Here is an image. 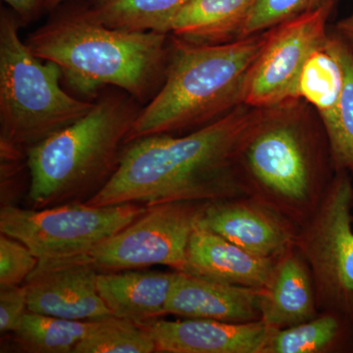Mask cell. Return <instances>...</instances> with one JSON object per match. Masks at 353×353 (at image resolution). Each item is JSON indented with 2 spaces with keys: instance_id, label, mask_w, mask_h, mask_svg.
<instances>
[{
  "instance_id": "obj_6",
  "label": "cell",
  "mask_w": 353,
  "mask_h": 353,
  "mask_svg": "<svg viewBox=\"0 0 353 353\" xmlns=\"http://www.w3.org/2000/svg\"><path fill=\"white\" fill-rule=\"evenodd\" d=\"M23 27L11 9L0 11V150L27 154L55 132L80 120L94 101L61 87V70L43 62L20 38Z\"/></svg>"
},
{
  "instance_id": "obj_8",
  "label": "cell",
  "mask_w": 353,
  "mask_h": 353,
  "mask_svg": "<svg viewBox=\"0 0 353 353\" xmlns=\"http://www.w3.org/2000/svg\"><path fill=\"white\" fill-rule=\"evenodd\" d=\"M146 209L134 202L105 206L71 202L41 209L6 205L0 211V232L24 243L39 260L70 259L85 254Z\"/></svg>"
},
{
  "instance_id": "obj_30",
  "label": "cell",
  "mask_w": 353,
  "mask_h": 353,
  "mask_svg": "<svg viewBox=\"0 0 353 353\" xmlns=\"http://www.w3.org/2000/svg\"><path fill=\"white\" fill-rule=\"evenodd\" d=\"M67 0H46V10L53 11L64 3Z\"/></svg>"
},
{
  "instance_id": "obj_14",
  "label": "cell",
  "mask_w": 353,
  "mask_h": 353,
  "mask_svg": "<svg viewBox=\"0 0 353 353\" xmlns=\"http://www.w3.org/2000/svg\"><path fill=\"white\" fill-rule=\"evenodd\" d=\"M260 290L176 271L165 313L230 323L260 321Z\"/></svg>"
},
{
  "instance_id": "obj_5",
  "label": "cell",
  "mask_w": 353,
  "mask_h": 353,
  "mask_svg": "<svg viewBox=\"0 0 353 353\" xmlns=\"http://www.w3.org/2000/svg\"><path fill=\"white\" fill-rule=\"evenodd\" d=\"M143 106L119 88L103 90L80 120L27 152L32 208L85 202L119 168L128 136Z\"/></svg>"
},
{
  "instance_id": "obj_25",
  "label": "cell",
  "mask_w": 353,
  "mask_h": 353,
  "mask_svg": "<svg viewBox=\"0 0 353 353\" xmlns=\"http://www.w3.org/2000/svg\"><path fill=\"white\" fill-rule=\"evenodd\" d=\"M339 0H256L241 39L267 31L288 21L322 8H333Z\"/></svg>"
},
{
  "instance_id": "obj_12",
  "label": "cell",
  "mask_w": 353,
  "mask_h": 353,
  "mask_svg": "<svg viewBox=\"0 0 353 353\" xmlns=\"http://www.w3.org/2000/svg\"><path fill=\"white\" fill-rule=\"evenodd\" d=\"M197 229L219 234L259 256L278 259L296 245L299 227L250 196L204 202Z\"/></svg>"
},
{
  "instance_id": "obj_13",
  "label": "cell",
  "mask_w": 353,
  "mask_h": 353,
  "mask_svg": "<svg viewBox=\"0 0 353 353\" xmlns=\"http://www.w3.org/2000/svg\"><path fill=\"white\" fill-rule=\"evenodd\" d=\"M141 326L161 353H263L274 330L262 321L230 323L211 319L150 320Z\"/></svg>"
},
{
  "instance_id": "obj_22",
  "label": "cell",
  "mask_w": 353,
  "mask_h": 353,
  "mask_svg": "<svg viewBox=\"0 0 353 353\" xmlns=\"http://www.w3.org/2000/svg\"><path fill=\"white\" fill-rule=\"evenodd\" d=\"M94 324L95 320L79 321L28 311L14 334L25 352L70 353L74 352Z\"/></svg>"
},
{
  "instance_id": "obj_17",
  "label": "cell",
  "mask_w": 353,
  "mask_h": 353,
  "mask_svg": "<svg viewBox=\"0 0 353 353\" xmlns=\"http://www.w3.org/2000/svg\"><path fill=\"white\" fill-rule=\"evenodd\" d=\"M176 277V271L99 272L97 287L113 316L143 324L166 315Z\"/></svg>"
},
{
  "instance_id": "obj_20",
  "label": "cell",
  "mask_w": 353,
  "mask_h": 353,
  "mask_svg": "<svg viewBox=\"0 0 353 353\" xmlns=\"http://www.w3.org/2000/svg\"><path fill=\"white\" fill-rule=\"evenodd\" d=\"M192 0H90L87 12L101 24L129 32L170 34L172 24Z\"/></svg>"
},
{
  "instance_id": "obj_15",
  "label": "cell",
  "mask_w": 353,
  "mask_h": 353,
  "mask_svg": "<svg viewBox=\"0 0 353 353\" xmlns=\"http://www.w3.org/2000/svg\"><path fill=\"white\" fill-rule=\"evenodd\" d=\"M260 321L272 330L290 328L319 314L314 281L296 245L276 260L268 284L260 290Z\"/></svg>"
},
{
  "instance_id": "obj_18",
  "label": "cell",
  "mask_w": 353,
  "mask_h": 353,
  "mask_svg": "<svg viewBox=\"0 0 353 353\" xmlns=\"http://www.w3.org/2000/svg\"><path fill=\"white\" fill-rule=\"evenodd\" d=\"M256 0H192L176 15L170 34L197 44H221L241 39Z\"/></svg>"
},
{
  "instance_id": "obj_1",
  "label": "cell",
  "mask_w": 353,
  "mask_h": 353,
  "mask_svg": "<svg viewBox=\"0 0 353 353\" xmlns=\"http://www.w3.org/2000/svg\"><path fill=\"white\" fill-rule=\"evenodd\" d=\"M264 108L241 104L183 136L155 134L125 145L119 168L85 203L94 206L216 201L250 196L241 158Z\"/></svg>"
},
{
  "instance_id": "obj_24",
  "label": "cell",
  "mask_w": 353,
  "mask_h": 353,
  "mask_svg": "<svg viewBox=\"0 0 353 353\" xmlns=\"http://www.w3.org/2000/svg\"><path fill=\"white\" fill-rule=\"evenodd\" d=\"M157 352L154 341L141 325L108 316L95 320L82 341L73 353H152Z\"/></svg>"
},
{
  "instance_id": "obj_23",
  "label": "cell",
  "mask_w": 353,
  "mask_h": 353,
  "mask_svg": "<svg viewBox=\"0 0 353 353\" xmlns=\"http://www.w3.org/2000/svg\"><path fill=\"white\" fill-rule=\"evenodd\" d=\"M327 46L343 70V90L333 129L327 134L334 170L353 176V51L336 31L329 32Z\"/></svg>"
},
{
  "instance_id": "obj_7",
  "label": "cell",
  "mask_w": 353,
  "mask_h": 353,
  "mask_svg": "<svg viewBox=\"0 0 353 353\" xmlns=\"http://www.w3.org/2000/svg\"><path fill=\"white\" fill-rule=\"evenodd\" d=\"M352 178L336 172L319 208L299 227L296 246L312 274L320 312L353 323Z\"/></svg>"
},
{
  "instance_id": "obj_26",
  "label": "cell",
  "mask_w": 353,
  "mask_h": 353,
  "mask_svg": "<svg viewBox=\"0 0 353 353\" xmlns=\"http://www.w3.org/2000/svg\"><path fill=\"white\" fill-rule=\"evenodd\" d=\"M39 259L21 241L0 236V289L21 285L38 266Z\"/></svg>"
},
{
  "instance_id": "obj_16",
  "label": "cell",
  "mask_w": 353,
  "mask_h": 353,
  "mask_svg": "<svg viewBox=\"0 0 353 353\" xmlns=\"http://www.w3.org/2000/svg\"><path fill=\"white\" fill-rule=\"evenodd\" d=\"M276 260L253 254L212 232L196 229L190 236L183 272L226 284L263 289Z\"/></svg>"
},
{
  "instance_id": "obj_4",
  "label": "cell",
  "mask_w": 353,
  "mask_h": 353,
  "mask_svg": "<svg viewBox=\"0 0 353 353\" xmlns=\"http://www.w3.org/2000/svg\"><path fill=\"white\" fill-rule=\"evenodd\" d=\"M269 30L221 44L189 43L170 34L163 85L141 108L126 143L155 134H182L245 104L246 83Z\"/></svg>"
},
{
  "instance_id": "obj_10",
  "label": "cell",
  "mask_w": 353,
  "mask_h": 353,
  "mask_svg": "<svg viewBox=\"0 0 353 353\" xmlns=\"http://www.w3.org/2000/svg\"><path fill=\"white\" fill-rule=\"evenodd\" d=\"M332 11L322 8L269 30L267 43L248 76L245 104L266 108L299 99L304 66L328 39L327 22Z\"/></svg>"
},
{
  "instance_id": "obj_27",
  "label": "cell",
  "mask_w": 353,
  "mask_h": 353,
  "mask_svg": "<svg viewBox=\"0 0 353 353\" xmlns=\"http://www.w3.org/2000/svg\"><path fill=\"white\" fill-rule=\"evenodd\" d=\"M28 309L25 285L0 289V332L15 333L19 329Z\"/></svg>"
},
{
  "instance_id": "obj_3",
  "label": "cell",
  "mask_w": 353,
  "mask_h": 353,
  "mask_svg": "<svg viewBox=\"0 0 353 353\" xmlns=\"http://www.w3.org/2000/svg\"><path fill=\"white\" fill-rule=\"evenodd\" d=\"M241 162L252 196L299 227L314 214L336 174L324 125L303 99L264 108Z\"/></svg>"
},
{
  "instance_id": "obj_31",
  "label": "cell",
  "mask_w": 353,
  "mask_h": 353,
  "mask_svg": "<svg viewBox=\"0 0 353 353\" xmlns=\"http://www.w3.org/2000/svg\"><path fill=\"white\" fill-rule=\"evenodd\" d=\"M352 217H353V208H352Z\"/></svg>"
},
{
  "instance_id": "obj_29",
  "label": "cell",
  "mask_w": 353,
  "mask_h": 353,
  "mask_svg": "<svg viewBox=\"0 0 353 353\" xmlns=\"http://www.w3.org/2000/svg\"><path fill=\"white\" fill-rule=\"evenodd\" d=\"M334 31L340 34L341 38L347 43L353 51V12L347 17L339 21Z\"/></svg>"
},
{
  "instance_id": "obj_2",
  "label": "cell",
  "mask_w": 353,
  "mask_h": 353,
  "mask_svg": "<svg viewBox=\"0 0 353 353\" xmlns=\"http://www.w3.org/2000/svg\"><path fill=\"white\" fill-rule=\"evenodd\" d=\"M26 39L28 48L61 70L76 94L97 99L105 88L124 90L141 105L163 85L170 34L112 29L80 6H60Z\"/></svg>"
},
{
  "instance_id": "obj_9",
  "label": "cell",
  "mask_w": 353,
  "mask_h": 353,
  "mask_svg": "<svg viewBox=\"0 0 353 353\" xmlns=\"http://www.w3.org/2000/svg\"><path fill=\"white\" fill-rule=\"evenodd\" d=\"M203 204L174 201L150 206L129 226L83 255L99 272L132 270L154 265L183 272L188 245L197 229Z\"/></svg>"
},
{
  "instance_id": "obj_28",
  "label": "cell",
  "mask_w": 353,
  "mask_h": 353,
  "mask_svg": "<svg viewBox=\"0 0 353 353\" xmlns=\"http://www.w3.org/2000/svg\"><path fill=\"white\" fill-rule=\"evenodd\" d=\"M17 15L23 27L38 19L41 11L46 10V0H3Z\"/></svg>"
},
{
  "instance_id": "obj_11",
  "label": "cell",
  "mask_w": 353,
  "mask_h": 353,
  "mask_svg": "<svg viewBox=\"0 0 353 353\" xmlns=\"http://www.w3.org/2000/svg\"><path fill=\"white\" fill-rule=\"evenodd\" d=\"M99 271L83 255L39 260L25 281L28 309L64 319L92 321L112 315L99 294Z\"/></svg>"
},
{
  "instance_id": "obj_19",
  "label": "cell",
  "mask_w": 353,
  "mask_h": 353,
  "mask_svg": "<svg viewBox=\"0 0 353 353\" xmlns=\"http://www.w3.org/2000/svg\"><path fill=\"white\" fill-rule=\"evenodd\" d=\"M353 350V323L336 313L321 311L308 321L274 330L263 353H333Z\"/></svg>"
},
{
  "instance_id": "obj_21",
  "label": "cell",
  "mask_w": 353,
  "mask_h": 353,
  "mask_svg": "<svg viewBox=\"0 0 353 353\" xmlns=\"http://www.w3.org/2000/svg\"><path fill=\"white\" fill-rule=\"evenodd\" d=\"M343 83L340 62L326 43L306 62L299 78L297 97L315 109L327 134L336 123Z\"/></svg>"
}]
</instances>
